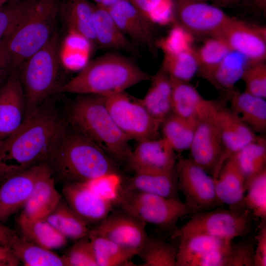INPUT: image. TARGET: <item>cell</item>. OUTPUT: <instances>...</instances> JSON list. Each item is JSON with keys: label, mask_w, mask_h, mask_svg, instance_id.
Instances as JSON below:
<instances>
[{"label": "cell", "mask_w": 266, "mask_h": 266, "mask_svg": "<svg viewBox=\"0 0 266 266\" xmlns=\"http://www.w3.org/2000/svg\"><path fill=\"white\" fill-rule=\"evenodd\" d=\"M115 203L121 210L146 224H152L171 234L178 220L191 213L180 200L137 191L119 189Z\"/></svg>", "instance_id": "cell-7"}, {"label": "cell", "mask_w": 266, "mask_h": 266, "mask_svg": "<svg viewBox=\"0 0 266 266\" xmlns=\"http://www.w3.org/2000/svg\"><path fill=\"white\" fill-rule=\"evenodd\" d=\"M119 189L137 191L180 200L175 169L169 171L136 172L121 179Z\"/></svg>", "instance_id": "cell-25"}, {"label": "cell", "mask_w": 266, "mask_h": 266, "mask_svg": "<svg viewBox=\"0 0 266 266\" xmlns=\"http://www.w3.org/2000/svg\"><path fill=\"white\" fill-rule=\"evenodd\" d=\"M61 5L60 0H33L3 39L11 72L48 41Z\"/></svg>", "instance_id": "cell-5"}, {"label": "cell", "mask_w": 266, "mask_h": 266, "mask_svg": "<svg viewBox=\"0 0 266 266\" xmlns=\"http://www.w3.org/2000/svg\"><path fill=\"white\" fill-rule=\"evenodd\" d=\"M62 257L66 266H98L93 248L88 236L77 240L67 253Z\"/></svg>", "instance_id": "cell-45"}, {"label": "cell", "mask_w": 266, "mask_h": 266, "mask_svg": "<svg viewBox=\"0 0 266 266\" xmlns=\"http://www.w3.org/2000/svg\"><path fill=\"white\" fill-rule=\"evenodd\" d=\"M46 162L54 176L64 183L87 182L119 173L117 164L68 123Z\"/></svg>", "instance_id": "cell-2"}, {"label": "cell", "mask_w": 266, "mask_h": 266, "mask_svg": "<svg viewBox=\"0 0 266 266\" xmlns=\"http://www.w3.org/2000/svg\"><path fill=\"white\" fill-rule=\"evenodd\" d=\"M94 20L96 45L105 50L139 55L137 45L123 33L106 8L94 4Z\"/></svg>", "instance_id": "cell-26"}, {"label": "cell", "mask_w": 266, "mask_h": 266, "mask_svg": "<svg viewBox=\"0 0 266 266\" xmlns=\"http://www.w3.org/2000/svg\"><path fill=\"white\" fill-rule=\"evenodd\" d=\"M59 37L54 32L45 45L20 66V72L17 71L26 98V115L56 94L59 87Z\"/></svg>", "instance_id": "cell-6"}, {"label": "cell", "mask_w": 266, "mask_h": 266, "mask_svg": "<svg viewBox=\"0 0 266 266\" xmlns=\"http://www.w3.org/2000/svg\"><path fill=\"white\" fill-rule=\"evenodd\" d=\"M152 76L132 59L116 51L89 61L79 73L61 85L56 94L69 93L105 97L124 92Z\"/></svg>", "instance_id": "cell-3"}, {"label": "cell", "mask_w": 266, "mask_h": 266, "mask_svg": "<svg viewBox=\"0 0 266 266\" xmlns=\"http://www.w3.org/2000/svg\"><path fill=\"white\" fill-rule=\"evenodd\" d=\"M21 0H8V1H9V2H17V1H21Z\"/></svg>", "instance_id": "cell-55"}, {"label": "cell", "mask_w": 266, "mask_h": 266, "mask_svg": "<svg viewBox=\"0 0 266 266\" xmlns=\"http://www.w3.org/2000/svg\"><path fill=\"white\" fill-rule=\"evenodd\" d=\"M122 177L119 173L105 175L86 182L96 193L100 196L116 201L120 186Z\"/></svg>", "instance_id": "cell-47"}, {"label": "cell", "mask_w": 266, "mask_h": 266, "mask_svg": "<svg viewBox=\"0 0 266 266\" xmlns=\"http://www.w3.org/2000/svg\"><path fill=\"white\" fill-rule=\"evenodd\" d=\"M33 0L9 2L0 7V41L10 33Z\"/></svg>", "instance_id": "cell-46"}, {"label": "cell", "mask_w": 266, "mask_h": 266, "mask_svg": "<svg viewBox=\"0 0 266 266\" xmlns=\"http://www.w3.org/2000/svg\"><path fill=\"white\" fill-rule=\"evenodd\" d=\"M255 240L243 238L232 241L227 254L226 266H255Z\"/></svg>", "instance_id": "cell-44"}, {"label": "cell", "mask_w": 266, "mask_h": 266, "mask_svg": "<svg viewBox=\"0 0 266 266\" xmlns=\"http://www.w3.org/2000/svg\"><path fill=\"white\" fill-rule=\"evenodd\" d=\"M69 32L84 37L96 45L94 4L87 0H68L61 5Z\"/></svg>", "instance_id": "cell-29"}, {"label": "cell", "mask_w": 266, "mask_h": 266, "mask_svg": "<svg viewBox=\"0 0 266 266\" xmlns=\"http://www.w3.org/2000/svg\"><path fill=\"white\" fill-rule=\"evenodd\" d=\"M209 119L217 129L224 152L212 176L216 178L224 163L258 135L231 109L215 101Z\"/></svg>", "instance_id": "cell-13"}, {"label": "cell", "mask_w": 266, "mask_h": 266, "mask_svg": "<svg viewBox=\"0 0 266 266\" xmlns=\"http://www.w3.org/2000/svg\"><path fill=\"white\" fill-rule=\"evenodd\" d=\"M146 224L121 210L111 212L89 234L105 237L137 254L148 236Z\"/></svg>", "instance_id": "cell-14"}, {"label": "cell", "mask_w": 266, "mask_h": 266, "mask_svg": "<svg viewBox=\"0 0 266 266\" xmlns=\"http://www.w3.org/2000/svg\"><path fill=\"white\" fill-rule=\"evenodd\" d=\"M170 78L172 113L200 122L208 119L215 101L205 99L189 82Z\"/></svg>", "instance_id": "cell-24"}, {"label": "cell", "mask_w": 266, "mask_h": 266, "mask_svg": "<svg viewBox=\"0 0 266 266\" xmlns=\"http://www.w3.org/2000/svg\"><path fill=\"white\" fill-rule=\"evenodd\" d=\"M193 35L176 23L165 37L158 39L157 47L163 54H173L193 48Z\"/></svg>", "instance_id": "cell-42"}, {"label": "cell", "mask_w": 266, "mask_h": 266, "mask_svg": "<svg viewBox=\"0 0 266 266\" xmlns=\"http://www.w3.org/2000/svg\"><path fill=\"white\" fill-rule=\"evenodd\" d=\"M45 219L67 238L78 240L87 236L90 230L88 224L63 200Z\"/></svg>", "instance_id": "cell-31"}, {"label": "cell", "mask_w": 266, "mask_h": 266, "mask_svg": "<svg viewBox=\"0 0 266 266\" xmlns=\"http://www.w3.org/2000/svg\"><path fill=\"white\" fill-rule=\"evenodd\" d=\"M177 239L176 266H225L233 241L201 233L182 235Z\"/></svg>", "instance_id": "cell-12"}, {"label": "cell", "mask_w": 266, "mask_h": 266, "mask_svg": "<svg viewBox=\"0 0 266 266\" xmlns=\"http://www.w3.org/2000/svg\"><path fill=\"white\" fill-rule=\"evenodd\" d=\"M176 23L194 35H220L235 18L205 0H173Z\"/></svg>", "instance_id": "cell-11"}, {"label": "cell", "mask_w": 266, "mask_h": 266, "mask_svg": "<svg viewBox=\"0 0 266 266\" xmlns=\"http://www.w3.org/2000/svg\"><path fill=\"white\" fill-rule=\"evenodd\" d=\"M62 196L55 188L54 176L46 162L41 164L33 191L20 215L30 219L45 218L57 206Z\"/></svg>", "instance_id": "cell-22"}, {"label": "cell", "mask_w": 266, "mask_h": 266, "mask_svg": "<svg viewBox=\"0 0 266 266\" xmlns=\"http://www.w3.org/2000/svg\"><path fill=\"white\" fill-rule=\"evenodd\" d=\"M233 155L245 177L246 185L251 179L266 168L265 138L257 136Z\"/></svg>", "instance_id": "cell-36"}, {"label": "cell", "mask_w": 266, "mask_h": 266, "mask_svg": "<svg viewBox=\"0 0 266 266\" xmlns=\"http://www.w3.org/2000/svg\"><path fill=\"white\" fill-rule=\"evenodd\" d=\"M123 33L136 45L145 47L152 55L157 53L156 26L129 0L106 8Z\"/></svg>", "instance_id": "cell-15"}, {"label": "cell", "mask_w": 266, "mask_h": 266, "mask_svg": "<svg viewBox=\"0 0 266 266\" xmlns=\"http://www.w3.org/2000/svg\"><path fill=\"white\" fill-rule=\"evenodd\" d=\"M200 122L196 119L184 118L172 112L161 125L163 137L175 152L187 150L189 149Z\"/></svg>", "instance_id": "cell-34"}, {"label": "cell", "mask_w": 266, "mask_h": 266, "mask_svg": "<svg viewBox=\"0 0 266 266\" xmlns=\"http://www.w3.org/2000/svg\"><path fill=\"white\" fill-rule=\"evenodd\" d=\"M178 191L191 213L205 211L222 204L216 195L214 178L190 158L180 157L175 166Z\"/></svg>", "instance_id": "cell-10"}, {"label": "cell", "mask_w": 266, "mask_h": 266, "mask_svg": "<svg viewBox=\"0 0 266 266\" xmlns=\"http://www.w3.org/2000/svg\"><path fill=\"white\" fill-rule=\"evenodd\" d=\"M219 7H229L238 2L239 0H205Z\"/></svg>", "instance_id": "cell-52"}, {"label": "cell", "mask_w": 266, "mask_h": 266, "mask_svg": "<svg viewBox=\"0 0 266 266\" xmlns=\"http://www.w3.org/2000/svg\"><path fill=\"white\" fill-rule=\"evenodd\" d=\"M11 72L8 57L2 40L0 41V87Z\"/></svg>", "instance_id": "cell-49"}, {"label": "cell", "mask_w": 266, "mask_h": 266, "mask_svg": "<svg viewBox=\"0 0 266 266\" xmlns=\"http://www.w3.org/2000/svg\"><path fill=\"white\" fill-rule=\"evenodd\" d=\"M218 36L225 39L232 51L243 55L250 63L265 61V27L253 25L235 18Z\"/></svg>", "instance_id": "cell-18"}, {"label": "cell", "mask_w": 266, "mask_h": 266, "mask_svg": "<svg viewBox=\"0 0 266 266\" xmlns=\"http://www.w3.org/2000/svg\"><path fill=\"white\" fill-rule=\"evenodd\" d=\"M214 182L216 195L222 204H227L233 210L246 209L243 204L245 177L234 155L224 163Z\"/></svg>", "instance_id": "cell-23"}, {"label": "cell", "mask_w": 266, "mask_h": 266, "mask_svg": "<svg viewBox=\"0 0 266 266\" xmlns=\"http://www.w3.org/2000/svg\"><path fill=\"white\" fill-rule=\"evenodd\" d=\"M154 25L172 26L176 23L173 0H129Z\"/></svg>", "instance_id": "cell-40"}, {"label": "cell", "mask_w": 266, "mask_h": 266, "mask_svg": "<svg viewBox=\"0 0 266 266\" xmlns=\"http://www.w3.org/2000/svg\"><path fill=\"white\" fill-rule=\"evenodd\" d=\"M67 125L66 116L49 98L26 115L0 147V182L47 162Z\"/></svg>", "instance_id": "cell-1"}, {"label": "cell", "mask_w": 266, "mask_h": 266, "mask_svg": "<svg viewBox=\"0 0 266 266\" xmlns=\"http://www.w3.org/2000/svg\"><path fill=\"white\" fill-rule=\"evenodd\" d=\"M176 161L174 150L163 137L139 141L126 162L136 172L173 171Z\"/></svg>", "instance_id": "cell-17"}, {"label": "cell", "mask_w": 266, "mask_h": 266, "mask_svg": "<svg viewBox=\"0 0 266 266\" xmlns=\"http://www.w3.org/2000/svg\"><path fill=\"white\" fill-rule=\"evenodd\" d=\"M13 251L26 266H66L62 256L17 235L11 245Z\"/></svg>", "instance_id": "cell-32"}, {"label": "cell", "mask_w": 266, "mask_h": 266, "mask_svg": "<svg viewBox=\"0 0 266 266\" xmlns=\"http://www.w3.org/2000/svg\"><path fill=\"white\" fill-rule=\"evenodd\" d=\"M40 165L0 182V223L5 222L23 207L33 188Z\"/></svg>", "instance_id": "cell-20"}, {"label": "cell", "mask_w": 266, "mask_h": 266, "mask_svg": "<svg viewBox=\"0 0 266 266\" xmlns=\"http://www.w3.org/2000/svg\"><path fill=\"white\" fill-rule=\"evenodd\" d=\"M18 224L22 236L40 246L53 250L62 248L67 243V238L45 218L30 219L20 215Z\"/></svg>", "instance_id": "cell-30"}, {"label": "cell", "mask_w": 266, "mask_h": 266, "mask_svg": "<svg viewBox=\"0 0 266 266\" xmlns=\"http://www.w3.org/2000/svg\"><path fill=\"white\" fill-rule=\"evenodd\" d=\"M167 242L160 238L150 237L138 251L144 266H176L178 240Z\"/></svg>", "instance_id": "cell-35"}, {"label": "cell", "mask_w": 266, "mask_h": 266, "mask_svg": "<svg viewBox=\"0 0 266 266\" xmlns=\"http://www.w3.org/2000/svg\"><path fill=\"white\" fill-rule=\"evenodd\" d=\"M189 149L190 159L213 174L223 155L224 147L217 129L209 119L198 124Z\"/></svg>", "instance_id": "cell-21"}, {"label": "cell", "mask_w": 266, "mask_h": 266, "mask_svg": "<svg viewBox=\"0 0 266 266\" xmlns=\"http://www.w3.org/2000/svg\"><path fill=\"white\" fill-rule=\"evenodd\" d=\"M93 248L98 266L125 265L136 253L102 236L88 235Z\"/></svg>", "instance_id": "cell-38"}, {"label": "cell", "mask_w": 266, "mask_h": 266, "mask_svg": "<svg viewBox=\"0 0 266 266\" xmlns=\"http://www.w3.org/2000/svg\"><path fill=\"white\" fill-rule=\"evenodd\" d=\"M260 3H262L263 4H264V1L265 2V0H260Z\"/></svg>", "instance_id": "cell-56"}, {"label": "cell", "mask_w": 266, "mask_h": 266, "mask_svg": "<svg viewBox=\"0 0 266 266\" xmlns=\"http://www.w3.org/2000/svg\"><path fill=\"white\" fill-rule=\"evenodd\" d=\"M231 109L254 132L266 131V101L265 99L245 91L230 92Z\"/></svg>", "instance_id": "cell-28"}, {"label": "cell", "mask_w": 266, "mask_h": 266, "mask_svg": "<svg viewBox=\"0 0 266 266\" xmlns=\"http://www.w3.org/2000/svg\"><path fill=\"white\" fill-rule=\"evenodd\" d=\"M252 215L247 209L227 210L219 207L192 213L188 222L172 233L171 239L200 233L230 240L245 237L251 230Z\"/></svg>", "instance_id": "cell-8"}, {"label": "cell", "mask_w": 266, "mask_h": 266, "mask_svg": "<svg viewBox=\"0 0 266 266\" xmlns=\"http://www.w3.org/2000/svg\"><path fill=\"white\" fill-rule=\"evenodd\" d=\"M8 0H0V7L5 4Z\"/></svg>", "instance_id": "cell-54"}, {"label": "cell", "mask_w": 266, "mask_h": 266, "mask_svg": "<svg viewBox=\"0 0 266 266\" xmlns=\"http://www.w3.org/2000/svg\"><path fill=\"white\" fill-rule=\"evenodd\" d=\"M250 63L241 54L231 51L216 66L207 81L216 88L230 92L241 79Z\"/></svg>", "instance_id": "cell-33"}, {"label": "cell", "mask_w": 266, "mask_h": 266, "mask_svg": "<svg viewBox=\"0 0 266 266\" xmlns=\"http://www.w3.org/2000/svg\"><path fill=\"white\" fill-rule=\"evenodd\" d=\"M258 226V233L255 236V266H266V219L262 220Z\"/></svg>", "instance_id": "cell-48"}, {"label": "cell", "mask_w": 266, "mask_h": 266, "mask_svg": "<svg viewBox=\"0 0 266 266\" xmlns=\"http://www.w3.org/2000/svg\"><path fill=\"white\" fill-rule=\"evenodd\" d=\"M16 236L14 231L0 223V245L10 246Z\"/></svg>", "instance_id": "cell-51"}, {"label": "cell", "mask_w": 266, "mask_h": 266, "mask_svg": "<svg viewBox=\"0 0 266 266\" xmlns=\"http://www.w3.org/2000/svg\"><path fill=\"white\" fill-rule=\"evenodd\" d=\"M103 97L114 122L129 140L139 142L157 137L160 128L139 99L133 98L125 91Z\"/></svg>", "instance_id": "cell-9"}, {"label": "cell", "mask_w": 266, "mask_h": 266, "mask_svg": "<svg viewBox=\"0 0 266 266\" xmlns=\"http://www.w3.org/2000/svg\"><path fill=\"white\" fill-rule=\"evenodd\" d=\"M2 142H3V141H1V140H0V147L1 146Z\"/></svg>", "instance_id": "cell-57"}, {"label": "cell", "mask_w": 266, "mask_h": 266, "mask_svg": "<svg viewBox=\"0 0 266 266\" xmlns=\"http://www.w3.org/2000/svg\"><path fill=\"white\" fill-rule=\"evenodd\" d=\"M95 2V4L98 5H100L102 2L103 0H93Z\"/></svg>", "instance_id": "cell-53"}, {"label": "cell", "mask_w": 266, "mask_h": 266, "mask_svg": "<svg viewBox=\"0 0 266 266\" xmlns=\"http://www.w3.org/2000/svg\"><path fill=\"white\" fill-rule=\"evenodd\" d=\"M161 67L170 77L189 83L199 69L196 49L193 47L173 54H164Z\"/></svg>", "instance_id": "cell-37"}, {"label": "cell", "mask_w": 266, "mask_h": 266, "mask_svg": "<svg viewBox=\"0 0 266 266\" xmlns=\"http://www.w3.org/2000/svg\"><path fill=\"white\" fill-rule=\"evenodd\" d=\"M20 263L10 246L0 245V266H16Z\"/></svg>", "instance_id": "cell-50"}, {"label": "cell", "mask_w": 266, "mask_h": 266, "mask_svg": "<svg viewBox=\"0 0 266 266\" xmlns=\"http://www.w3.org/2000/svg\"><path fill=\"white\" fill-rule=\"evenodd\" d=\"M232 51L220 36H209L196 49L201 75L207 80L216 66Z\"/></svg>", "instance_id": "cell-39"}, {"label": "cell", "mask_w": 266, "mask_h": 266, "mask_svg": "<svg viewBox=\"0 0 266 266\" xmlns=\"http://www.w3.org/2000/svg\"><path fill=\"white\" fill-rule=\"evenodd\" d=\"M241 79L245 84V92L266 99V65L264 62L250 63Z\"/></svg>", "instance_id": "cell-43"}, {"label": "cell", "mask_w": 266, "mask_h": 266, "mask_svg": "<svg viewBox=\"0 0 266 266\" xmlns=\"http://www.w3.org/2000/svg\"><path fill=\"white\" fill-rule=\"evenodd\" d=\"M68 123L101 148L117 164L126 162L129 140L114 122L102 96L80 95L71 105Z\"/></svg>", "instance_id": "cell-4"}, {"label": "cell", "mask_w": 266, "mask_h": 266, "mask_svg": "<svg viewBox=\"0 0 266 266\" xmlns=\"http://www.w3.org/2000/svg\"><path fill=\"white\" fill-rule=\"evenodd\" d=\"M246 186L244 207L255 217L266 219V168L251 179Z\"/></svg>", "instance_id": "cell-41"}, {"label": "cell", "mask_w": 266, "mask_h": 266, "mask_svg": "<svg viewBox=\"0 0 266 266\" xmlns=\"http://www.w3.org/2000/svg\"><path fill=\"white\" fill-rule=\"evenodd\" d=\"M26 98L17 71L11 72L0 87V140L3 141L21 125Z\"/></svg>", "instance_id": "cell-19"}, {"label": "cell", "mask_w": 266, "mask_h": 266, "mask_svg": "<svg viewBox=\"0 0 266 266\" xmlns=\"http://www.w3.org/2000/svg\"><path fill=\"white\" fill-rule=\"evenodd\" d=\"M150 88L139 99L156 124L161 128L172 112V85L169 76L161 67L152 76Z\"/></svg>", "instance_id": "cell-27"}, {"label": "cell", "mask_w": 266, "mask_h": 266, "mask_svg": "<svg viewBox=\"0 0 266 266\" xmlns=\"http://www.w3.org/2000/svg\"><path fill=\"white\" fill-rule=\"evenodd\" d=\"M62 194L71 209L88 224L100 223L112 210L114 202L95 192L86 182L65 183Z\"/></svg>", "instance_id": "cell-16"}]
</instances>
